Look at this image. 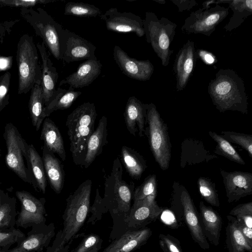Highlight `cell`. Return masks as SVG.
I'll return each instance as SVG.
<instances>
[{
    "instance_id": "cell-1",
    "label": "cell",
    "mask_w": 252,
    "mask_h": 252,
    "mask_svg": "<svg viewBox=\"0 0 252 252\" xmlns=\"http://www.w3.org/2000/svg\"><path fill=\"white\" fill-rule=\"evenodd\" d=\"M208 91L213 104L220 112L231 110L248 113L244 82L234 70L220 69L210 81Z\"/></svg>"
},
{
    "instance_id": "cell-2",
    "label": "cell",
    "mask_w": 252,
    "mask_h": 252,
    "mask_svg": "<svg viewBox=\"0 0 252 252\" xmlns=\"http://www.w3.org/2000/svg\"><path fill=\"white\" fill-rule=\"evenodd\" d=\"M92 186V181L86 180L66 199L63 227L57 235L52 247L54 251L64 248L83 226L90 210Z\"/></svg>"
},
{
    "instance_id": "cell-3",
    "label": "cell",
    "mask_w": 252,
    "mask_h": 252,
    "mask_svg": "<svg viewBox=\"0 0 252 252\" xmlns=\"http://www.w3.org/2000/svg\"><path fill=\"white\" fill-rule=\"evenodd\" d=\"M97 114L94 103L87 102L78 106L67 116L66 126L70 141L73 161L83 164L89 139L94 131Z\"/></svg>"
},
{
    "instance_id": "cell-4",
    "label": "cell",
    "mask_w": 252,
    "mask_h": 252,
    "mask_svg": "<svg viewBox=\"0 0 252 252\" xmlns=\"http://www.w3.org/2000/svg\"><path fill=\"white\" fill-rule=\"evenodd\" d=\"M123 168L118 158L114 160L110 174L105 176L104 198L96 194L99 205H104L112 212L128 216L133 198L134 184L123 179Z\"/></svg>"
},
{
    "instance_id": "cell-5",
    "label": "cell",
    "mask_w": 252,
    "mask_h": 252,
    "mask_svg": "<svg viewBox=\"0 0 252 252\" xmlns=\"http://www.w3.org/2000/svg\"><path fill=\"white\" fill-rule=\"evenodd\" d=\"M18 70V94H26L35 84L41 85V69L33 36L24 34L18 41L16 54Z\"/></svg>"
},
{
    "instance_id": "cell-6",
    "label": "cell",
    "mask_w": 252,
    "mask_h": 252,
    "mask_svg": "<svg viewBox=\"0 0 252 252\" xmlns=\"http://www.w3.org/2000/svg\"><path fill=\"white\" fill-rule=\"evenodd\" d=\"M177 25L167 18L158 19L155 13L147 11L143 20V29L149 43L164 66L168 65L173 51L170 44L175 34Z\"/></svg>"
},
{
    "instance_id": "cell-7",
    "label": "cell",
    "mask_w": 252,
    "mask_h": 252,
    "mask_svg": "<svg viewBox=\"0 0 252 252\" xmlns=\"http://www.w3.org/2000/svg\"><path fill=\"white\" fill-rule=\"evenodd\" d=\"M20 14L39 36L53 56L61 60V32L63 29L46 11L41 7H22Z\"/></svg>"
},
{
    "instance_id": "cell-8",
    "label": "cell",
    "mask_w": 252,
    "mask_h": 252,
    "mask_svg": "<svg viewBox=\"0 0 252 252\" xmlns=\"http://www.w3.org/2000/svg\"><path fill=\"white\" fill-rule=\"evenodd\" d=\"M145 129L151 150L155 160L163 170H167L171 156V145L167 126L156 105L147 104Z\"/></svg>"
},
{
    "instance_id": "cell-9",
    "label": "cell",
    "mask_w": 252,
    "mask_h": 252,
    "mask_svg": "<svg viewBox=\"0 0 252 252\" xmlns=\"http://www.w3.org/2000/svg\"><path fill=\"white\" fill-rule=\"evenodd\" d=\"M3 137L7 148L5 162L7 167L22 180L32 185L37 190L36 184L24 160L27 158L28 144L11 123L5 126Z\"/></svg>"
},
{
    "instance_id": "cell-10",
    "label": "cell",
    "mask_w": 252,
    "mask_h": 252,
    "mask_svg": "<svg viewBox=\"0 0 252 252\" xmlns=\"http://www.w3.org/2000/svg\"><path fill=\"white\" fill-rule=\"evenodd\" d=\"M229 9L219 4L205 9L200 8L192 12L186 19L181 30L186 33L210 36L217 26L227 17Z\"/></svg>"
},
{
    "instance_id": "cell-11",
    "label": "cell",
    "mask_w": 252,
    "mask_h": 252,
    "mask_svg": "<svg viewBox=\"0 0 252 252\" xmlns=\"http://www.w3.org/2000/svg\"><path fill=\"white\" fill-rule=\"evenodd\" d=\"M96 47L91 42L67 29L61 32V60L66 63L96 58Z\"/></svg>"
},
{
    "instance_id": "cell-12",
    "label": "cell",
    "mask_w": 252,
    "mask_h": 252,
    "mask_svg": "<svg viewBox=\"0 0 252 252\" xmlns=\"http://www.w3.org/2000/svg\"><path fill=\"white\" fill-rule=\"evenodd\" d=\"M108 30L119 33H135L138 36L144 35L143 20L132 12H121L111 8L100 16Z\"/></svg>"
},
{
    "instance_id": "cell-13",
    "label": "cell",
    "mask_w": 252,
    "mask_h": 252,
    "mask_svg": "<svg viewBox=\"0 0 252 252\" xmlns=\"http://www.w3.org/2000/svg\"><path fill=\"white\" fill-rule=\"evenodd\" d=\"M113 55L122 72L129 78L147 81L154 72V66L149 60H138L131 58L119 46H114Z\"/></svg>"
},
{
    "instance_id": "cell-14",
    "label": "cell",
    "mask_w": 252,
    "mask_h": 252,
    "mask_svg": "<svg viewBox=\"0 0 252 252\" xmlns=\"http://www.w3.org/2000/svg\"><path fill=\"white\" fill-rule=\"evenodd\" d=\"M227 201L231 203L252 194V174L220 170Z\"/></svg>"
},
{
    "instance_id": "cell-15",
    "label": "cell",
    "mask_w": 252,
    "mask_h": 252,
    "mask_svg": "<svg viewBox=\"0 0 252 252\" xmlns=\"http://www.w3.org/2000/svg\"><path fill=\"white\" fill-rule=\"evenodd\" d=\"M180 201L182 209V216L192 239L203 250L209 249L210 245L202 229L199 214L189 194L186 189L181 192Z\"/></svg>"
},
{
    "instance_id": "cell-16",
    "label": "cell",
    "mask_w": 252,
    "mask_h": 252,
    "mask_svg": "<svg viewBox=\"0 0 252 252\" xmlns=\"http://www.w3.org/2000/svg\"><path fill=\"white\" fill-rule=\"evenodd\" d=\"M195 58L194 42L189 39L177 54L173 65L177 92L186 87L194 69Z\"/></svg>"
},
{
    "instance_id": "cell-17",
    "label": "cell",
    "mask_w": 252,
    "mask_h": 252,
    "mask_svg": "<svg viewBox=\"0 0 252 252\" xmlns=\"http://www.w3.org/2000/svg\"><path fill=\"white\" fill-rule=\"evenodd\" d=\"M15 194L21 203V211L18 219L19 225L37 224L44 221V198L38 199L25 190L17 191Z\"/></svg>"
},
{
    "instance_id": "cell-18",
    "label": "cell",
    "mask_w": 252,
    "mask_h": 252,
    "mask_svg": "<svg viewBox=\"0 0 252 252\" xmlns=\"http://www.w3.org/2000/svg\"><path fill=\"white\" fill-rule=\"evenodd\" d=\"M155 198L149 196L134 201L128 216L131 227L143 228L158 219L162 209L158 205Z\"/></svg>"
},
{
    "instance_id": "cell-19",
    "label": "cell",
    "mask_w": 252,
    "mask_h": 252,
    "mask_svg": "<svg viewBox=\"0 0 252 252\" xmlns=\"http://www.w3.org/2000/svg\"><path fill=\"white\" fill-rule=\"evenodd\" d=\"M102 64L96 58L86 60L80 63L77 70L59 83V87L63 85L77 89L91 84L100 74Z\"/></svg>"
},
{
    "instance_id": "cell-20",
    "label": "cell",
    "mask_w": 252,
    "mask_h": 252,
    "mask_svg": "<svg viewBox=\"0 0 252 252\" xmlns=\"http://www.w3.org/2000/svg\"><path fill=\"white\" fill-rule=\"evenodd\" d=\"M41 57V81L45 106L52 98L56 89L59 74L49 58L46 47L43 42L36 43Z\"/></svg>"
},
{
    "instance_id": "cell-21",
    "label": "cell",
    "mask_w": 252,
    "mask_h": 252,
    "mask_svg": "<svg viewBox=\"0 0 252 252\" xmlns=\"http://www.w3.org/2000/svg\"><path fill=\"white\" fill-rule=\"evenodd\" d=\"M147 104L142 103L136 97L128 98L124 113L126 128L129 133L136 136L138 132L140 137L145 132Z\"/></svg>"
},
{
    "instance_id": "cell-22",
    "label": "cell",
    "mask_w": 252,
    "mask_h": 252,
    "mask_svg": "<svg viewBox=\"0 0 252 252\" xmlns=\"http://www.w3.org/2000/svg\"><path fill=\"white\" fill-rule=\"evenodd\" d=\"M152 234L148 227L127 231L112 241L102 252H132L145 244Z\"/></svg>"
},
{
    "instance_id": "cell-23",
    "label": "cell",
    "mask_w": 252,
    "mask_h": 252,
    "mask_svg": "<svg viewBox=\"0 0 252 252\" xmlns=\"http://www.w3.org/2000/svg\"><path fill=\"white\" fill-rule=\"evenodd\" d=\"M199 217L203 232L207 240L217 246L219 244L222 220L220 215L203 201L199 203Z\"/></svg>"
},
{
    "instance_id": "cell-24",
    "label": "cell",
    "mask_w": 252,
    "mask_h": 252,
    "mask_svg": "<svg viewBox=\"0 0 252 252\" xmlns=\"http://www.w3.org/2000/svg\"><path fill=\"white\" fill-rule=\"evenodd\" d=\"M40 138L49 151L57 154L63 161L66 159L62 136L54 122L48 117L43 122Z\"/></svg>"
},
{
    "instance_id": "cell-25",
    "label": "cell",
    "mask_w": 252,
    "mask_h": 252,
    "mask_svg": "<svg viewBox=\"0 0 252 252\" xmlns=\"http://www.w3.org/2000/svg\"><path fill=\"white\" fill-rule=\"evenodd\" d=\"M42 158L45 172L51 188L56 193H60L64 181V172L61 161L54 154L44 146Z\"/></svg>"
},
{
    "instance_id": "cell-26",
    "label": "cell",
    "mask_w": 252,
    "mask_h": 252,
    "mask_svg": "<svg viewBox=\"0 0 252 252\" xmlns=\"http://www.w3.org/2000/svg\"><path fill=\"white\" fill-rule=\"evenodd\" d=\"M107 126V118L103 116L99 120L96 129L89 139L83 162L85 168H88L92 163L95 158L101 154L103 147L108 143Z\"/></svg>"
},
{
    "instance_id": "cell-27",
    "label": "cell",
    "mask_w": 252,
    "mask_h": 252,
    "mask_svg": "<svg viewBox=\"0 0 252 252\" xmlns=\"http://www.w3.org/2000/svg\"><path fill=\"white\" fill-rule=\"evenodd\" d=\"M80 91H75L69 87L66 90L58 87L56 89L48 104L44 107V115L47 118L54 111L69 108L81 94Z\"/></svg>"
},
{
    "instance_id": "cell-28",
    "label": "cell",
    "mask_w": 252,
    "mask_h": 252,
    "mask_svg": "<svg viewBox=\"0 0 252 252\" xmlns=\"http://www.w3.org/2000/svg\"><path fill=\"white\" fill-rule=\"evenodd\" d=\"M26 161L29 169L37 188L45 193L47 181L42 157L32 144H28Z\"/></svg>"
},
{
    "instance_id": "cell-29",
    "label": "cell",
    "mask_w": 252,
    "mask_h": 252,
    "mask_svg": "<svg viewBox=\"0 0 252 252\" xmlns=\"http://www.w3.org/2000/svg\"><path fill=\"white\" fill-rule=\"evenodd\" d=\"M226 217L228 222L225 234L228 252H252V247L250 245L237 226L236 219L229 215Z\"/></svg>"
},
{
    "instance_id": "cell-30",
    "label": "cell",
    "mask_w": 252,
    "mask_h": 252,
    "mask_svg": "<svg viewBox=\"0 0 252 252\" xmlns=\"http://www.w3.org/2000/svg\"><path fill=\"white\" fill-rule=\"evenodd\" d=\"M121 158L129 175L134 179H139L147 167L143 157L134 149L123 146L121 148Z\"/></svg>"
},
{
    "instance_id": "cell-31",
    "label": "cell",
    "mask_w": 252,
    "mask_h": 252,
    "mask_svg": "<svg viewBox=\"0 0 252 252\" xmlns=\"http://www.w3.org/2000/svg\"><path fill=\"white\" fill-rule=\"evenodd\" d=\"M45 105L42 89L41 85L35 84L31 90L29 101V109L32 123L36 131H38L44 120Z\"/></svg>"
},
{
    "instance_id": "cell-32",
    "label": "cell",
    "mask_w": 252,
    "mask_h": 252,
    "mask_svg": "<svg viewBox=\"0 0 252 252\" xmlns=\"http://www.w3.org/2000/svg\"><path fill=\"white\" fill-rule=\"evenodd\" d=\"M228 4V8L233 13L223 28L227 32H231L239 27L252 14V0H229Z\"/></svg>"
},
{
    "instance_id": "cell-33",
    "label": "cell",
    "mask_w": 252,
    "mask_h": 252,
    "mask_svg": "<svg viewBox=\"0 0 252 252\" xmlns=\"http://www.w3.org/2000/svg\"><path fill=\"white\" fill-rule=\"evenodd\" d=\"M209 134L217 144L214 151L215 153L238 164L242 165L246 164L245 161L230 143L221 135L211 131L209 132Z\"/></svg>"
},
{
    "instance_id": "cell-34",
    "label": "cell",
    "mask_w": 252,
    "mask_h": 252,
    "mask_svg": "<svg viewBox=\"0 0 252 252\" xmlns=\"http://www.w3.org/2000/svg\"><path fill=\"white\" fill-rule=\"evenodd\" d=\"M64 15L79 17L100 16L101 10L93 4L84 2H68L64 7Z\"/></svg>"
},
{
    "instance_id": "cell-35",
    "label": "cell",
    "mask_w": 252,
    "mask_h": 252,
    "mask_svg": "<svg viewBox=\"0 0 252 252\" xmlns=\"http://www.w3.org/2000/svg\"><path fill=\"white\" fill-rule=\"evenodd\" d=\"M55 234L54 229L46 233L33 234L23 241L16 248L21 251L40 250L48 244Z\"/></svg>"
},
{
    "instance_id": "cell-36",
    "label": "cell",
    "mask_w": 252,
    "mask_h": 252,
    "mask_svg": "<svg viewBox=\"0 0 252 252\" xmlns=\"http://www.w3.org/2000/svg\"><path fill=\"white\" fill-rule=\"evenodd\" d=\"M199 192L204 199L212 206L220 205L219 196L215 184L210 179L201 177L198 180Z\"/></svg>"
},
{
    "instance_id": "cell-37",
    "label": "cell",
    "mask_w": 252,
    "mask_h": 252,
    "mask_svg": "<svg viewBox=\"0 0 252 252\" xmlns=\"http://www.w3.org/2000/svg\"><path fill=\"white\" fill-rule=\"evenodd\" d=\"M157 194V182L156 175L148 176L143 183L135 189L133 194V201H136L144 198L153 196Z\"/></svg>"
},
{
    "instance_id": "cell-38",
    "label": "cell",
    "mask_w": 252,
    "mask_h": 252,
    "mask_svg": "<svg viewBox=\"0 0 252 252\" xmlns=\"http://www.w3.org/2000/svg\"><path fill=\"white\" fill-rule=\"evenodd\" d=\"M240 223L252 228V202L242 203L234 207L229 212Z\"/></svg>"
},
{
    "instance_id": "cell-39",
    "label": "cell",
    "mask_w": 252,
    "mask_h": 252,
    "mask_svg": "<svg viewBox=\"0 0 252 252\" xmlns=\"http://www.w3.org/2000/svg\"><path fill=\"white\" fill-rule=\"evenodd\" d=\"M221 136L229 142L240 146L252 157V135L234 131H222Z\"/></svg>"
},
{
    "instance_id": "cell-40",
    "label": "cell",
    "mask_w": 252,
    "mask_h": 252,
    "mask_svg": "<svg viewBox=\"0 0 252 252\" xmlns=\"http://www.w3.org/2000/svg\"><path fill=\"white\" fill-rule=\"evenodd\" d=\"M159 244L163 252H183L178 239L170 234L160 233Z\"/></svg>"
},
{
    "instance_id": "cell-41",
    "label": "cell",
    "mask_w": 252,
    "mask_h": 252,
    "mask_svg": "<svg viewBox=\"0 0 252 252\" xmlns=\"http://www.w3.org/2000/svg\"><path fill=\"white\" fill-rule=\"evenodd\" d=\"M11 77L9 71L0 75V112L9 103Z\"/></svg>"
},
{
    "instance_id": "cell-42",
    "label": "cell",
    "mask_w": 252,
    "mask_h": 252,
    "mask_svg": "<svg viewBox=\"0 0 252 252\" xmlns=\"http://www.w3.org/2000/svg\"><path fill=\"white\" fill-rule=\"evenodd\" d=\"M101 243L102 240L98 235L91 234L86 236L72 252H88Z\"/></svg>"
},
{
    "instance_id": "cell-43",
    "label": "cell",
    "mask_w": 252,
    "mask_h": 252,
    "mask_svg": "<svg viewBox=\"0 0 252 252\" xmlns=\"http://www.w3.org/2000/svg\"><path fill=\"white\" fill-rule=\"evenodd\" d=\"M57 1L55 0H0V7L5 6L22 7H32L38 4H47Z\"/></svg>"
},
{
    "instance_id": "cell-44",
    "label": "cell",
    "mask_w": 252,
    "mask_h": 252,
    "mask_svg": "<svg viewBox=\"0 0 252 252\" xmlns=\"http://www.w3.org/2000/svg\"><path fill=\"white\" fill-rule=\"evenodd\" d=\"M14 200L7 196L0 207V228L8 225L10 222Z\"/></svg>"
},
{
    "instance_id": "cell-45",
    "label": "cell",
    "mask_w": 252,
    "mask_h": 252,
    "mask_svg": "<svg viewBox=\"0 0 252 252\" xmlns=\"http://www.w3.org/2000/svg\"><path fill=\"white\" fill-rule=\"evenodd\" d=\"M23 236L24 235L21 232L16 230L8 232H0V247L13 244Z\"/></svg>"
},
{
    "instance_id": "cell-46",
    "label": "cell",
    "mask_w": 252,
    "mask_h": 252,
    "mask_svg": "<svg viewBox=\"0 0 252 252\" xmlns=\"http://www.w3.org/2000/svg\"><path fill=\"white\" fill-rule=\"evenodd\" d=\"M171 1L177 6L179 12L189 10L198 5L195 0H171Z\"/></svg>"
},
{
    "instance_id": "cell-47",
    "label": "cell",
    "mask_w": 252,
    "mask_h": 252,
    "mask_svg": "<svg viewBox=\"0 0 252 252\" xmlns=\"http://www.w3.org/2000/svg\"><path fill=\"white\" fill-rule=\"evenodd\" d=\"M198 56L207 64H211L216 62L217 60L213 54L205 50H198L195 52V56Z\"/></svg>"
},
{
    "instance_id": "cell-48",
    "label": "cell",
    "mask_w": 252,
    "mask_h": 252,
    "mask_svg": "<svg viewBox=\"0 0 252 252\" xmlns=\"http://www.w3.org/2000/svg\"><path fill=\"white\" fill-rule=\"evenodd\" d=\"M236 225L243 236L250 245L252 247V228L248 227L245 225L239 222L237 220Z\"/></svg>"
},
{
    "instance_id": "cell-49",
    "label": "cell",
    "mask_w": 252,
    "mask_h": 252,
    "mask_svg": "<svg viewBox=\"0 0 252 252\" xmlns=\"http://www.w3.org/2000/svg\"><path fill=\"white\" fill-rule=\"evenodd\" d=\"M216 0H207L203 2L202 4V8L208 9L210 7V5L212 4H216Z\"/></svg>"
},
{
    "instance_id": "cell-50",
    "label": "cell",
    "mask_w": 252,
    "mask_h": 252,
    "mask_svg": "<svg viewBox=\"0 0 252 252\" xmlns=\"http://www.w3.org/2000/svg\"><path fill=\"white\" fill-rule=\"evenodd\" d=\"M0 185L1 183H0V207L2 204V202H3V201L8 196L7 193H4V190L2 189Z\"/></svg>"
},
{
    "instance_id": "cell-51",
    "label": "cell",
    "mask_w": 252,
    "mask_h": 252,
    "mask_svg": "<svg viewBox=\"0 0 252 252\" xmlns=\"http://www.w3.org/2000/svg\"><path fill=\"white\" fill-rule=\"evenodd\" d=\"M102 243L99 244L97 246L94 247L92 249L88 251V252H98L99 250L101 248Z\"/></svg>"
},
{
    "instance_id": "cell-52",
    "label": "cell",
    "mask_w": 252,
    "mask_h": 252,
    "mask_svg": "<svg viewBox=\"0 0 252 252\" xmlns=\"http://www.w3.org/2000/svg\"><path fill=\"white\" fill-rule=\"evenodd\" d=\"M5 27L2 24H0V35H5Z\"/></svg>"
},
{
    "instance_id": "cell-53",
    "label": "cell",
    "mask_w": 252,
    "mask_h": 252,
    "mask_svg": "<svg viewBox=\"0 0 252 252\" xmlns=\"http://www.w3.org/2000/svg\"><path fill=\"white\" fill-rule=\"evenodd\" d=\"M69 245H66L64 248L62 250H60L58 251H54L53 252H67L68 250Z\"/></svg>"
},
{
    "instance_id": "cell-54",
    "label": "cell",
    "mask_w": 252,
    "mask_h": 252,
    "mask_svg": "<svg viewBox=\"0 0 252 252\" xmlns=\"http://www.w3.org/2000/svg\"><path fill=\"white\" fill-rule=\"evenodd\" d=\"M154 1L158 2L159 4H165L166 1L164 0H153Z\"/></svg>"
},
{
    "instance_id": "cell-55",
    "label": "cell",
    "mask_w": 252,
    "mask_h": 252,
    "mask_svg": "<svg viewBox=\"0 0 252 252\" xmlns=\"http://www.w3.org/2000/svg\"><path fill=\"white\" fill-rule=\"evenodd\" d=\"M10 252H29V251H21L18 250L17 249H14L13 250H12Z\"/></svg>"
},
{
    "instance_id": "cell-56",
    "label": "cell",
    "mask_w": 252,
    "mask_h": 252,
    "mask_svg": "<svg viewBox=\"0 0 252 252\" xmlns=\"http://www.w3.org/2000/svg\"><path fill=\"white\" fill-rule=\"evenodd\" d=\"M4 35H0V44L1 43L3 40Z\"/></svg>"
},
{
    "instance_id": "cell-57",
    "label": "cell",
    "mask_w": 252,
    "mask_h": 252,
    "mask_svg": "<svg viewBox=\"0 0 252 252\" xmlns=\"http://www.w3.org/2000/svg\"></svg>"
},
{
    "instance_id": "cell-58",
    "label": "cell",
    "mask_w": 252,
    "mask_h": 252,
    "mask_svg": "<svg viewBox=\"0 0 252 252\" xmlns=\"http://www.w3.org/2000/svg\"><path fill=\"white\" fill-rule=\"evenodd\" d=\"M0 252H2V251H0Z\"/></svg>"
}]
</instances>
